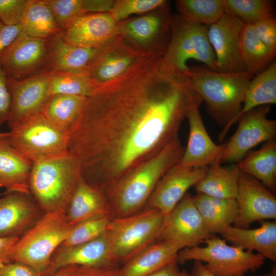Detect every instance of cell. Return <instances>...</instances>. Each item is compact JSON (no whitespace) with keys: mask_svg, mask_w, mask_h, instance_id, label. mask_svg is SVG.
<instances>
[{"mask_svg":"<svg viewBox=\"0 0 276 276\" xmlns=\"http://www.w3.org/2000/svg\"><path fill=\"white\" fill-rule=\"evenodd\" d=\"M149 56L85 100L68 135L81 177L101 192L153 157L203 101L188 77Z\"/></svg>","mask_w":276,"mask_h":276,"instance_id":"1","label":"cell"},{"mask_svg":"<svg viewBox=\"0 0 276 276\" xmlns=\"http://www.w3.org/2000/svg\"><path fill=\"white\" fill-rule=\"evenodd\" d=\"M185 149L177 135L153 157L102 192L109 206L111 219L130 216L143 210L158 182L179 163Z\"/></svg>","mask_w":276,"mask_h":276,"instance_id":"2","label":"cell"},{"mask_svg":"<svg viewBox=\"0 0 276 276\" xmlns=\"http://www.w3.org/2000/svg\"><path fill=\"white\" fill-rule=\"evenodd\" d=\"M184 73L210 116L223 129L240 113L247 86L254 77L248 71L224 73L199 67H189Z\"/></svg>","mask_w":276,"mask_h":276,"instance_id":"3","label":"cell"},{"mask_svg":"<svg viewBox=\"0 0 276 276\" xmlns=\"http://www.w3.org/2000/svg\"><path fill=\"white\" fill-rule=\"evenodd\" d=\"M81 177L80 163L67 151L33 163L30 193L45 213L65 214Z\"/></svg>","mask_w":276,"mask_h":276,"instance_id":"4","label":"cell"},{"mask_svg":"<svg viewBox=\"0 0 276 276\" xmlns=\"http://www.w3.org/2000/svg\"><path fill=\"white\" fill-rule=\"evenodd\" d=\"M65 214L45 213L40 220L15 244L12 261L25 264L42 274L51 257L70 234L74 226Z\"/></svg>","mask_w":276,"mask_h":276,"instance_id":"5","label":"cell"},{"mask_svg":"<svg viewBox=\"0 0 276 276\" xmlns=\"http://www.w3.org/2000/svg\"><path fill=\"white\" fill-rule=\"evenodd\" d=\"M202 243L204 246H195L180 250L176 257L178 263L199 261L217 276H245L259 269L265 259L261 255L230 245L223 238L212 235Z\"/></svg>","mask_w":276,"mask_h":276,"instance_id":"6","label":"cell"},{"mask_svg":"<svg viewBox=\"0 0 276 276\" xmlns=\"http://www.w3.org/2000/svg\"><path fill=\"white\" fill-rule=\"evenodd\" d=\"M190 60L203 63L217 71L216 58L208 37V26L186 20L179 15L172 16L171 36L161 58L166 68L185 73Z\"/></svg>","mask_w":276,"mask_h":276,"instance_id":"7","label":"cell"},{"mask_svg":"<svg viewBox=\"0 0 276 276\" xmlns=\"http://www.w3.org/2000/svg\"><path fill=\"white\" fill-rule=\"evenodd\" d=\"M165 216L155 209L111 219L108 231L116 261L123 264L157 241Z\"/></svg>","mask_w":276,"mask_h":276,"instance_id":"8","label":"cell"},{"mask_svg":"<svg viewBox=\"0 0 276 276\" xmlns=\"http://www.w3.org/2000/svg\"><path fill=\"white\" fill-rule=\"evenodd\" d=\"M8 133L9 145L33 163L68 151V135L41 113L29 118Z\"/></svg>","mask_w":276,"mask_h":276,"instance_id":"9","label":"cell"},{"mask_svg":"<svg viewBox=\"0 0 276 276\" xmlns=\"http://www.w3.org/2000/svg\"><path fill=\"white\" fill-rule=\"evenodd\" d=\"M149 56L118 34L97 48L83 72L98 88L122 77Z\"/></svg>","mask_w":276,"mask_h":276,"instance_id":"10","label":"cell"},{"mask_svg":"<svg viewBox=\"0 0 276 276\" xmlns=\"http://www.w3.org/2000/svg\"><path fill=\"white\" fill-rule=\"evenodd\" d=\"M172 15L168 2L132 19L118 22L119 34L149 56H163L171 36Z\"/></svg>","mask_w":276,"mask_h":276,"instance_id":"11","label":"cell"},{"mask_svg":"<svg viewBox=\"0 0 276 276\" xmlns=\"http://www.w3.org/2000/svg\"><path fill=\"white\" fill-rule=\"evenodd\" d=\"M270 108L259 106L241 117L237 130L226 142L221 163L236 164L257 145L275 140L276 121L267 118Z\"/></svg>","mask_w":276,"mask_h":276,"instance_id":"12","label":"cell"},{"mask_svg":"<svg viewBox=\"0 0 276 276\" xmlns=\"http://www.w3.org/2000/svg\"><path fill=\"white\" fill-rule=\"evenodd\" d=\"M212 235L192 196L187 193L173 209L165 216L157 241L173 242L184 248L199 245Z\"/></svg>","mask_w":276,"mask_h":276,"instance_id":"13","label":"cell"},{"mask_svg":"<svg viewBox=\"0 0 276 276\" xmlns=\"http://www.w3.org/2000/svg\"><path fill=\"white\" fill-rule=\"evenodd\" d=\"M47 39L21 32L0 55V65L8 78L21 80L45 73Z\"/></svg>","mask_w":276,"mask_h":276,"instance_id":"14","label":"cell"},{"mask_svg":"<svg viewBox=\"0 0 276 276\" xmlns=\"http://www.w3.org/2000/svg\"><path fill=\"white\" fill-rule=\"evenodd\" d=\"M236 200L235 227L248 228L255 221L276 218V198L273 192L259 180L241 172Z\"/></svg>","mask_w":276,"mask_h":276,"instance_id":"15","label":"cell"},{"mask_svg":"<svg viewBox=\"0 0 276 276\" xmlns=\"http://www.w3.org/2000/svg\"><path fill=\"white\" fill-rule=\"evenodd\" d=\"M244 24L225 12L218 20L208 26V37L215 54L217 71H247L240 49V34Z\"/></svg>","mask_w":276,"mask_h":276,"instance_id":"16","label":"cell"},{"mask_svg":"<svg viewBox=\"0 0 276 276\" xmlns=\"http://www.w3.org/2000/svg\"><path fill=\"white\" fill-rule=\"evenodd\" d=\"M115 260L109 232L92 241L80 244L60 246L53 254L42 276H52L59 269L70 266H119Z\"/></svg>","mask_w":276,"mask_h":276,"instance_id":"17","label":"cell"},{"mask_svg":"<svg viewBox=\"0 0 276 276\" xmlns=\"http://www.w3.org/2000/svg\"><path fill=\"white\" fill-rule=\"evenodd\" d=\"M50 75L49 73H43L21 80L7 78L11 101L10 116L7 122L9 129L41 113L50 96Z\"/></svg>","mask_w":276,"mask_h":276,"instance_id":"18","label":"cell"},{"mask_svg":"<svg viewBox=\"0 0 276 276\" xmlns=\"http://www.w3.org/2000/svg\"><path fill=\"white\" fill-rule=\"evenodd\" d=\"M44 214L30 193H4L0 197V238H19Z\"/></svg>","mask_w":276,"mask_h":276,"instance_id":"19","label":"cell"},{"mask_svg":"<svg viewBox=\"0 0 276 276\" xmlns=\"http://www.w3.org/2000/svg\"><path fill=\"white\" fill-rule=\"evenodd\" d=\"M208 167L188 168L177 164L161 178L144 209H155L168 214L204 175Z\"/></svg>","mask_w":276,"mask_h":276,"instance_id":"20","label":"cell"},{"mask_svg":"<svg viewBox=\"0 0 276 276\" xmlns=\"http://www.w3.org/2000/svg\"><path fill=\"white\" fill-rule=\"evenodd\" d=\"M187 119L190 126L189 139L177 165L188 168H203L221 163L226 142L217 145L212 140L199 109L192 110Z\"/></svg>","mask_w":276,"mask_h":276,"instance_id":"21","label":"cell"},{"mask_svg":"<svg viewBox=\"0 0 276 276\" xmlns=\"http://www.w3.org/2000/svg\"><path fill=\"white\" fill-rule=\"evenodd\" d=\"M119 34L118 23L109 12L83 15L60 33L68 43L84 48H96Z\"/></svg>","mask_w":276,"mask_h":276,"instance_id":"22","label":"cell"},{"mask_svg":"<svg viewBox=\"0 0 276 276\" xmlns=\"http://www.w3.org/2000/svg\"><path fill=\"white\" fill-rule=\"evenodd\" d=\"M259 227L241 228L229 225L220 234L233 245L256 252L265 259L276 261V221L262 220Z\"/></svg>","mask_w":276,"mask_h":276,"instance_id":"23","label":"cell"},{"mask_svg":"<svg viewBox=\"0 0 276 276\" xmlns=\"http://www.w3.org/2000/svg\"><path fill=\"white\" fill-rule=\"evenodd\" d=\"M48 58L45 73H84L96 48H84L66 42L60 34L47 39Z\"/></svg>","mask_w":276,"mask_h":276,"instance_id":"24","label":"cell"},{"mask_svg":"<svg viewBox=\"0 0 276 276\" xmlns=\"http://www.w3.org/2000/svg\"><path fill=\"white\" fill-rule=\"evenodd\" d=\"M6 138L0 140V188L5 189L4 193L29 194L33 163L10 146Z\"/></svg>","mask_w":276,"mask_h":276,"instance_id":"25","label":"cell"},{"mask_svg":"<svg viewBox=\"0 0 276 276\" xmlns=\"http://www.w3.org/2000/svg\"><path fill=\"white\" fill-rule=\"evenodd\" d=\"M183 248L169 241H158L150 245L124 264L123 276H147L176 259Z\"/></svg>","mask_w":276,"mask_h":276,"instance_id":"26","label":"cell"},{"mask_svg":"<svg viewBox=\"0 0 276 276\" xmlns=\"http://www.w3.org/2000/svg\"><path fill=\"white\" fill-rule=\"evenodd\" d=\"M68 222L75 225L94 217L110 216V210L102 192L86 183L82 177L65 213Z\"/></svg>","mask_w":276,"mask_h":276,"instance_id":"27","label":"cell"},{"mask_svg":"<svg viewBox=\"0 0 276 276\" xmlns=\"http://www.w3.org/2000/svg\"><path fill=\"white\" fill-rule=\"evenodd\" d=\"M276 103V62L257 74L247 86L242 108L239 114L219 135L222 141L232 126L247 112L259 106Z\"/></svg>","mask_w":276,"mask_h":276,"instance_id":"28","label":"cell"},{"mask_svg":"<svg viewBox=\"0 0 276 276\" xmlns=\"http://www.w3.org/2000/svg\"><path fill=\"white\" fill-rule=\"evenodd\" d=\"M240 173L237 164L222 166L221 163H216L208 167L203 176L194 187L197 193L236 199Z\"/></svg>","mask_w":276,"mask_h":276,"instance_id":"29","label":"cell"},{"mask_svg":"<svg viewBox=\"0 0 276 276\" xmlns=\"http://www.w3.org/2000/svg\"><path fill=\"white\" fill-rule=\"evenodd\" d=\"M194 203L211 234H220L235 222L238 206L235 199H223L197 193Z\"/></svg>","mask_w":276,"mask_h":276,"instance_id":"30","label":"cell"},{"mask_svg":"<svg viewBox=\"0 0 276 276\" xmlns=\"http://www.w3.org/2000/svg\"><path fill=\"white\" fill-rule=\"evenodd\" d=\"M86 97L58 94L49 96L41 114L68 135L76 124Z\"/></svg>","mask_w":276,"mask_h":276,"instance_id":"31","label":"cell"},{"mask_svg":"<svg viewBox=\"0 0 276 276\" xmlns=\"http://www.w3.org/2000/svg\"><path fill=\"white\" fill-rule=\"evenodd\" d=\"M240 171L261 181L272 192L276 187V142H266L236 163Z\"/></svg>","mask_w":276,"mask_h":276,"instance_id":"32","label":"cell"},{"mask_svg":"<svg viewBox=\"0 0 276 276\" xmlns=\"http://www.w3.org/2000/svg\"><path fill=\"white\" fill-rule=\"evenodd\" d=\"M20 24L22 32L34 38L48 39L62 32L44 0H27Z\"/></svg>","mask_w":276,"mask_h":276,"instance_id":"33","label":"cell"},{"mask_svg":"<svg viewBox=\"0 0 276 276\" xmlns=\"http://www.w3.org/2000/svg\"><path fill=\"white\" fill-rule=\"evenodd\" d=\"M240 49L246 71L254 75L268 67L274 61L275 56L276 52L261 41L250 24L243 26L240 37Z\"/></svg>","mask_w":276,"mask_h":276,"instance_id":"34","label":"cell"},{"mask_svg":"<svg viewBox=\"0 0 276 276\" xmlns=\"http://www.w3.org/2000/svg\"><path fill=\"white\" fill-rule=\"evenodd\" d=\"M175 6L183 19L209 26L225 13L224 0H177Z\"/></svg>","mask_w":276,"mask_h":276,"instance_id":"35","label":"cell"},{"mask_svg":"<svg viewBox=\"0 0 276 276\" xmlns=\"http://www.w3.org/2000/svg\"><path fill=\"white\" fill-rule=\"evenodd\" d=\"M97 88L84 73L54 72L49 79L50 95L67 94L88 97Z\"/></svg>","mask_w":276,"mask_h":276,"instance_id":"36","label":"cell"},{"mask_svg":"<svg viewBox=\"0 0 276 276\" xmlns=\"http://www.w3.org/2000/svg\"><path fill=\"white\" fill-rule=\"evenodd\" d=\"M226 12L245 24H252L261 19L274 16V5L269 0H224Z\"/></svg>","mask_w":276,"mask_h":276,"instance_id":"37","label":"cell"},{"mask_svg":"<svg viewBox=\"0 0 276 276\" xmlns=\"http://www.w3.org/2000/svg\"><path fill=\"white\" fill-rule=\"evenodd\" d=\"M111 220L109 216H100L77 224L60 246H74L97 239L107 231Z\"/></svg>","mask_w":276,"mask_h":276,"instance_id":"38","label":"cell"},{"mask_svg":"<svg viewBox=\"0 0 276 276\" xmlns=\"http://www.w3.org/2000/svg\"><path fill=\"white\" fill-rule=\"evenodd\" d=\"M63 31L79 16L90 13L89 0H44Z\"/></svg>","mask_w":276,"mask_h":276,"instance_id":"39","label":"cell"},{"mask_svg":"<svg viewBox=\"0 0 276 276\" xmlns=\"http://www.w3.org/2000/svg\"><path fill=\"white\" fill-rule=\"evenodd\" d=\"M165 0H117L109 12L114 20L120 22L133 14H144L167 3Z\"/></svg>","mask_w":276,"mask_h":276,"instance_id":"40","label":"cell"},{"mask_svg":"<svg viewBox=\"0 0 276 276\" xmlns=\"http://www.w3.org/2000/svg\"><path fill=\"white\" fill-rule=\"evenodd\" d=\"M27 0H0V22L7 26L20 24Z\"/></svg>","mask_w":276,"mask_h":276,"instance_id":"41","label":"cell"},{"mask_svg":"<svg viewBox=\"0 0 276 276\" xmlns=\"http://www.w3.org/2000/svg\"><path fill=\"white\" fill-rule=\"evenodd\" d=\"M261 41L276 52V19L274 16L266 17L251 24Z\"/></svg>","mask_w":276,"mask_h":276,"instance_id":"42","label":"cell"},{"mask_svg":"<svg viewBox=\"0 0 276 276\" xmlns=\"http://www.w3.org/2000/svg\"><path fill=\"white\" fill-rule=\"evenodd\" d=\"M69 276H123L121 268L74 266Z\"/></svg>","mask_w":276,"mask_h":276,"instance_id":"43","label":"cell"},{"mask_svg":"<svg viewBox=\"0 0 276 276\" xmlns=\"http://www.w3.org/2000/svg\"><path fill=\"white\" fill-rule=\"evenodd\" d=\"M11 103L7 77L0 65V128L9 119Z\"/></svg>","mask_w":276,"mask_h":276,"instance_id":"44","label":"cell"},{"mask_svg":"<svg viewBox=\"0 0 276 276\" xmlns=\"http://www.w3.org/2000/svg\"><path fill=\"white\" fill-rule=\"evenodd\" d=\"M0 276H42L31 267L18 262L0 265Z\"/></svg>","mask_w":276,"mask_h":276,"instance_id":"45","label":"cell"},{"mask_svg":"<svg viewBox=\"0 0 276 276\" xmlns=\"http://www.w3.org/2000/svg\"><path fill=\"white\" fill-rule=\"evenodd\" d=\"M21 31L20 24L7 26L0 22V55L15 40Z\"/></svg>","mask_w":276,"mask_h":276,"instance_id":"46","label":"cell"},{"mask_svg":"<svg viewBox=\"0 0 276 276\" xmlns=\"http://www.w3.org/2000/svg\"><path fill=\"white\" fill-rule=\"evenodd\" d=\"M19 238H0V265L13 262L11 254Z\"/></svg>","mask_w":276,"mask_h":276,"instance_id":"47","label":"cell"},{"mask_svg":"<svg viewBox=\"0 0 276 276\" xmlns=\"http://www.w3.org/2000/svg\"><path fill=\"white\" fill-rule=\"evenodd\" d=\"M178 263L175 259L147 276H176L180 271Z\"/></svg>","mask_w":276,"mask_h":276,"instance_id":"48","label":"cell"},{"mask_svg":"<svg viewBox=\"0 0 276 276\" xmlns=\"http://www.w3.org/2000/svg\"><path fill=\"white\" fill-rule=\"evenodd\" d=\"M190 276H217L208 270L204 264L199 261H194Z\"/></svg>","mask_w":276,"mask_h":276,"instance_id":"49","label":"cell"},{"mask_svg":"<svg viewBox=\"0 0 276 276\" xmlns=\"http://www.w3.org/2000/svg\"><path fill=\"white\" fill-rule=\"evenodd\" d=\"M74 266H67L59 269L52 276H69Z\"/></svg>","mask_w":276,"mask_h":276,"instance_id":"50","label":"cell"},{"mask_svg":"<svg viewBox=\"0 0 276 276\" xmlns=\"http://www.w3.org/2000/svg\"><path fill=\"white\" fill-rule=\"evenodd\" d=\"M176 276H190V273L185 270H183L179 271Z\"/></svg>","mask_w":276,"mask_h":276,"instance_id":"51","label":"cell"},{"mask_svg":"<svg viewBox=\"0 0 276 276\" xmlns=\"http://www.w3.org/2000/svg\"><path fill=\"white\" fill-rule=\"evenodd\" d=\"M262 276H276V269L275 266L269 273Z\"/></svg>","mask_w":276,"mask_h":276,"instance_id":"52","label":"cell"},{"mask_svg":"<svg viewBox=\"0 0 276 276\" xmlns=\"http://www.w3.org/2000/svg\"><path fill=\"white\" fill-rule=\"evenodd\" d=\"M9 133L8 132H0V140L6 139L8 136Z\"/></svg>","mask_w":276,"mask_h":276,"instance_id":"53","label":"cell"}]
</instances>
